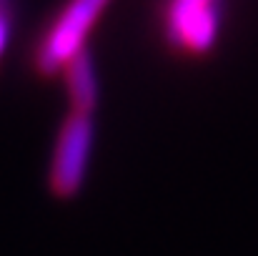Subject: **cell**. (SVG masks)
<instances>
[{
  "label": "cell",
  "instance_id": "cell-1",
  "mask_svg": "<svg viewBox=\"0 0 258 256\" xmlns=\"http://www.w3.org/2000/svg\"><path fill=\"white\" fill-rule=\"evenodd\" d=\"M108 3L110 0H68V5L58 13L53 25L38 43L35 71L43 76L63 73L76 56L88 50V35L103 15V10L108 8Z\"/></svg>",
  "mask_w": 258,
  "mask_h": 256
},
{
  "label": "cell",
  "instance_id": "cell-2",
  "mask_svg": "<svg viewBox=\"0 0 258 256\" xmlns=\"http://www.w3.org/2000/svg\"><path fill=\"white\" fill-rule=\"evenodd\" d=\"M93 143H95L93 116L71 111L58 131L55 151L50 161V191L55 196L71 198L81 191L90 164Z\"/></svg>",
  "mask_w": 258,
  "mask_h": 256
},
{
  "label": "cell",
  "instance_id": "cell-3",
  "mask_svg": "<svg viewBox=\"0 0 258 256\" xmlns=\"http://www.w3.org/2000/svg\"><path fill=\"white\" fill-rule=\"evenodd\" d=\"M171 45L188 53H206L218 38V0H171L166 13Z\"/></svg>",
  "mask_w": 258,
  "mask_h": 256
},
{
  "label": "cell",
  "instance_id": "cell-4",
  "mask_svg": "<svg viewBox=\"0 0 258 256\" xmlns=\"http://www.w3.org/2000/svg\"><path fill=\"white\" fill-rule=\"evenodd\" d=\"M63 78H66V90H68V98H71V111L73 113H86L93 116L95 106H98V73H95V63L90 58V53L83 50L81 56H76L66 71H63Z\"/></svg>",
  "mask_w": 258,
  "mask_h": 256
},
{
  "label": "cell",
  "instance_id": "cell-5",
  "mask_svg": "<svg viewBox=\"0 0 258 256\" xmlns=\"http://www.w3.org/2000/svg\"><path fill=\"white\" fill-rule=\"evenodd\" d=\"M10 28H13V8H10V3H5V5H0V58L10 40Z\"/></svg>",
  "mask_w": 258,
  "mask_h": 256
},
{
  "label": "cell",
  "instance_id": "cell-6",
  "mask_svg": "<svg viewBox=\"0 0 258 256\" xmlns=\"http://www.w3.org/2000/svg\"><path fill=\"white\" fill-rule=\"evenodd\" d=\"M5 3H10V0H0V5H5Z\"/></svg>",
  "mask_w": 258,
  "mask_h": 256
}]
</instances>
